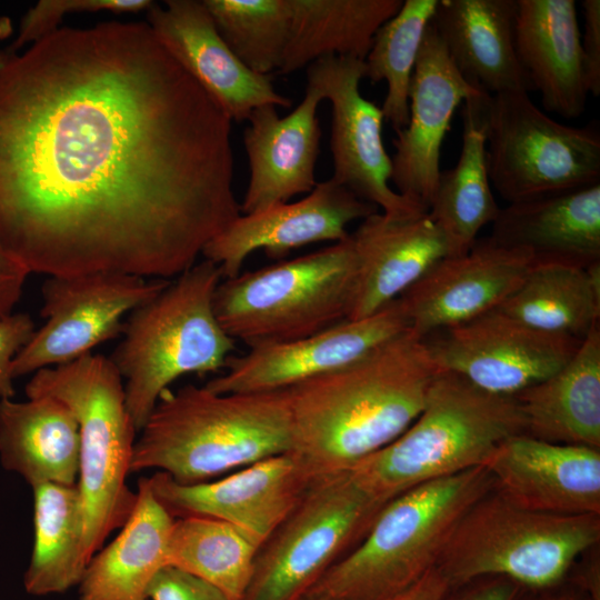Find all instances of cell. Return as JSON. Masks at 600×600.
<instances>
[{
    "mask_svg": "<svg viewBox=\"0 0 600 600\" xmlns=\"http://www.w3.org/2000/svg\"><path fill=\"white\" fill-rule=\"evenodd\" d=\"M231 122L148 23L8 54L0 244L30 273L180 276L241 216Z\"/></svg>",
    "mask_w": 600,
    "mask_h": 600,
    "instance_id": "obj_1",
    "label": "cell"
},
{
    "mask_svg": "<svg viewBox=\"0 0 600 600\" xmlns=\"http://www.w3.org/2000/svg\"><path fill=\"white\" fill-rule=\"evenodd\" d=\"M440 369L410 330L333 371L284 389L292 452L312 477L348 471L417 419Z\"/></svg>",
    "mask_w": 600,
    "mask_h": 600,
    "instance_id": "obj_2",
    "label": "cell"
},
{
    "mask_svg": "<svg viewBox=\"0 0 600 600\" xmlns=\"http://www.w3.org/2000/svg\"><path fill=\"white\" fill-rule=\"evenodd\" d=\"M136 439L130 472L156 470L181 484L292 452L284 390L216 393L203 387L166 390Z\"/></svg>",
    "mask_w": 600,
    "mask_h": 600,
    "instance_id": "obj_3",
    "label": "cell"
},
{
    "mask_svg": "<svg viewBox=\"0 0 600 600\" xmlns=\"http://www.w3.org/2000/svg\"><path fill=\"white\" fill-rule=\"evenodd\" d=\"M492 489L490 472L477 467L397 496L303 600H393L437 566L461 518Z\"/></svg>",
    "mask_w": 600,
    "mask_h": 600,
    "instance_id": "obj_4",
    "label": "cell"
},
{
    "mask_svg": "<svg viewBox=\"0 0 600 600\" xmlns=\"http://www.w3.org/2000/svg\"><path fill=\"white\" fill-rule=\"evenodd\" d=\"M521 433L526 424L514 397L486 392L440 370L409 428L350 472L361 489L386 504L424 482L483 467L501 442Z\"/></svg>",
    "mask_w": 600,
    "mask_h": 600,
    "instance_id": "obj_5",
    "label": "cell"
},
{
    "mask_svg": "<svg viewBox=\"0 0 600 600\" xmlns=\"http://www.w3.org/2000/svg\"><path fill=\"white\" fill-rule=\"evenodd\" d=\"M221 277L216 263H194L124 321L123 338L110 360L124 380L127 408L138 432L173 381L219 371L236 349L213 310Z\"/></svg>",
    "mask_w": 600,
    "mask_h": 600,
    "instance_id": "obj_6",
    "label": "cell"
},
{
    "mask_svg": "<svg viewBox=\"0 0 600 600\" xmlns=\"http://www.w3.org/2000/svg\"><path fill=\"white\" fill-rule=\"evenodd\" d=\"M27 397L48 396L73 413L80 436L79 476L89 558L129 519L137 493L127 484L137 429L126 403L123 380L102 354L34 372Z\"/></svg>",
    "mask_w": 600,
    "mask_h": 600,
    "instance_id": "obj_7",
    "label": "cell"
},
{
    "mask_svg": "<svg viewBox=\"0 0 600 600\" xmlns=\"http://www.w3.org/2000/svg\"><path fill=\"white\" fill-rule=\"evenodd\" d=\"M599 539L600 514L531 511L492 489L461 518L437 567L449 590L486 576L544 590L564 583L578 557Z\"/></svg>",
    "mask_w": 600,
    "mask_h": 600,
    "instance_id": "obj_8",
    "label": "cell"
},
{
    "mask_svg": "<svg viewBox=\"0 0 600 600\" xmlns=\"http://www.w3.org/2000/svg\"><path fill=\"white\" fill-rule=\"evenodd\" d=\"M357 282L350 239L217 286L213 310L223 330L249 347L283 342L347 320Z\"/></svg>",
    "mask_w": 600,
    "mask_h": 600,
    "instance_id": "obj_9",
    "label": "cell"
},
{
    "mask_svg": "<svg viewBox=\"0 0 600 600\" xmlns=\"http://www.w3.org/2000/svg\"><path fill=\"white\" fill-rule=\"evenodd\" d=\"M383 506L350 470L313 478L259 547L241 600H303L364 538Z\"/></svg>",
    "mask_w": 600,
    "mask_h": 600,
    "instance_id": "obj_10",
    "label": "cell"
},
{
    "mask_svg": "<svg viewBox=\"0 0 600 600\" xmlns=\"http://www.w3.org/2000/svg\"><path fill=\"white\" fill-rule=\"evenodd\" d=\"M487 168L491 186L516 203L600 182V134L551 119L528 92L489 94Z\"/></svg>",
    "mask_w": 600,
    "mask_h": 600,
    "instance_id": "obj_11",
    "label": "cell"
},
{
    "mask_svg": "<svg viewBox=\"0 0 600 600\" xmlns=\"http://www.w3.org/2000/svg\"><path fill=\"white\" fill-rule=\"evenodd\" d=\"M169 280L99 271L49 276L41 288L46 323L12 362L13 378L66 364L123 331L122 318L159 294Z\"/></svg>",
    "mask_w": 600,
    "mask_h": 600,
    "instance_id": "obj_12",
    "label": "cell"
},
{
    "mask_svg": "<svg viewBox=\"0 0 600 600\" xmlns=\"http://www.w3.org/2000/svg\"><path fill=\"white\" fill-rule=\"evenodd\" d=\"M422 341L440 370L504 397H516L553 374L581 343L533 329L497 309Z\"/></svg>",
    "mask_w": 600,
    "mask_h": 600,
    "instance_id": "obj_13",
    "label": "cell"
},
{
    "mask_svg": "<svg viewBox=\"0 0 600 600\" xmlns=\"http://www.w3.org/2000/svg\"><path fill=\"white\" fill-rule=\"evenodd\" d=\"M306 72L307 83L316 87L332 108L331 179L381 212L427 211L389 186L392 164L383 144V113L360 92L363 61L329 56L310 63Z\"/></svg>",
    "mask_w": 600,
    "mask_h": 600,
    "instance_id": "obj_14",
    "label": "cell"
},
{
    "mask_svg": "<svg viewBox=\"0 0 600 600\" xmlns=\"http://www.w3.org/2000/svg\"><path fill=\"white\" fill-rule=\"evenodd\" d=\"M409 330L406 312L397 299L362 319H347L290 341L249 347L242 356H230L227 371L204 387L216 393L284 390L347 366Z\"/></svg>",
    "mask_w": 600,
    "mask_h": 600,
    "instance_id": "obj_15",
    "label": "cell"
},
{
    "mask_svg": "<svg viewBox=\"0 0 600 600\" xmlns=\"http://www.w3.org/2000/svg\"><path fill=\"white\" fill-rule=\"evenodd\" d=\"M314 477L293 452L273 456L217 480L181 484L163 472L149 482L173 518L203 516L226 521L259 547L288 516Z\"/></svg>",
    "mask_w": 600,
    "mask_h": 600,
    "instance_id": "obj_16",
    "label": "cell"
},
{
    "mask_svg": "<svg viewBox=\"0 0 600 600\" xmlns=\"http://www.w3.org/2000/svg\"><path fill=\"white\" fill-rule=\"evenodd\" d=\"M533 262L524 249L478 238L468 252L441 259L398 298L410 331L423 339L499 308Z\"/></svg>",
    "mask_w": 600,
    "mask_h": 600,
    "instance_id": "obj_17",
    "label": "cell"
},
{
    "mask_svg": "<svg viewBox=\"0 0 600 600\" xmlns=\"http://www.w3.org/2000/svg\"><path fill=\"white\" fill-rule=\"evenodd\" d=\"M481 92L461 77L431 20L410 82L409 121L392 140L390 181L399 194L428 211L452 116L462 101Z\"/></svg>",
    "mask_w": 600,
    "mask_h": 600,
    "instance_id": "obj_18",
    "label": "cell"
},
{
    "mask_svg": "<svg viewBox=\"0 0 600 600\" xmlns=\"http://www.w3.org/2000/svg\"><path fill=\"white\" fill-rule=\"evenodd\" d=\"M378 211L374 204L330 178L317 182L299 201L241 214L214 237L201 254L220 267L222 277L233 278L256 250L280 259L310 243L340 242L349 238L347 228L352 221Z\"/></svg>",
    "mask_w": 600,
    "mask_h": 600,
    "instance_id": "obj_19",
    "label": "cell"
},
{
    "mask_svg": "<svg viewBox=\"0 0 600 600\" xmlns=\"http://www.w3.org/2000/svg\"><path fill=\"white\" fill-rule=\"evenodd\" d=\"M483 467L510 503L554 514H600V450L521 433L501 442Z\"/></svg>",
    "mask_w": 600,
    "mask_h": 600,
    "instance_id": "obj_20",
    "label": "cell"
},
{
    "mask_svg": "<svg viewBox=\"0 0 600 600\" xmlns=\"http://www.w3.org/2000/svg\"><path fill=\"white\" fill-rule=\"evenodd\" d=\"M148 21L160 42L231 121L247 120L264 104L291 107L270 76L251 71L232 52L203 1L168 0L164 8L152 3Z\"/></svg>",
    "mask_w": 600,
    "mask_h": 600,
    "instance_id": "obj_21",
    "label": "cell"
},
{
    "mask_svg": "<svg viewBox=\"0 0 600 600\" xmlns=\"http://www.w3.org/2000/svg\"><path fill=\"white\" fill-rule=\"evenodd\" d=\"M322 101L321 92L307 83L302 101L286 117H279L272 104L250 113L243 131L250 178L240 202L241 214L288 202L316 187L321 141L317 113Z\"/></svg>",
    "mask_w": 600,
    "mask_h": 600,
    "instance_id": "obj_22",
    "label": "cell"
},
{
    "mask_svg": "<svg viewBox=\"0 0 600 600\" xmlns=\"http://www.w3.org/2000/svg\"><path fill=\"white\" fill-rule=\"evenodd\" d=\"M357 282L348 320L369 317L397 300L449 256L447 239L428 211L376 212L350 233Z\"/></svg>",
    "mask_w": 600,
    "mask_h": 600,
    "instance_id": "obj_23",
    "label": "cell"
},
{
    "mask_svg": "<svg viewBox=\"0 0 600 600\" xmlns=\"http://www.w3.org/2000/svg\"><path fill=\"white\" fill-rule=\"evenodd\" d=\"M514 48L547 111L583 113L589 90L574 0H517Z\"/></svg>",
    "mask_w": 600,
    "mask_h": 600,
    "instance_id": "obj_24",
    "label": "cell"
},
{
    "mask_svg": "<svg viewBox=\"0 0 600 600\" xmlns=\"http://www.w3.org/2000/svg\"><path fill=\"white\" fill-rule=\"evenodd\" d=\"M517 0H438L432 23L461 77L488 94L533 91L514 48Z\"/></svg>",
    "mask_w": 600,
    "mask_h": 600,
    "instance_id": "obj_25",
    "label": "cell"
},
{
    "mask_svg": "<svg viewBox=\"0 0 600 600\" xmlns=\"http://www.w3.org/2000/svg\"><path fill=\"white\" fill-rule=\"evenodd\" d=\"M490 238L529 251L534 261L587 268L600 261V182L500 209Z\"/></svg>",
    "mask_w": 600,
    "mask_h": 600,
    "instance_id": "obj_26",
    "label": "cell"
},
{
    "mask_svg": "<svg viewBox=\"0 0 600 600\" xmlns=\"http://www.w3.org/2000/svg\"><path fill=\"white\" fill-rule=\"evenodd\" d=\"M134 508L117 536L89 560L79 600H149L148 589L167 566L174 518L154 497L149 479L138 482Z\"/></svg>",
    "mask_w": 600,
    "mask_h": 600,
    "instance_id": "obj_27",
    "label": "cell"
},
{
    "mask_svg": "<svg viewBox=\"0 0 600 600\" xmlns=\"http://www.w3.org/2000/svg\"><path fill=\"white\" fill-rule=\"evenodd\" d=\"M514 398L524 419L526 434L554 443L599 449V324L563 367Z\"/></svg>",
    "mask_w": 600,
    "mask_h": 600,
    "instance_id": "obj_28",
    "label": "cell"
},
{
    "mask_svg": "<svg viewBox=\"0 0 600 600\" xmlns=\"http://www.w3.org/2000/svg\"><path fill=\"white\" fill-rule=\"evenodd\" d=\"M80 436L72 411L48 396L0 399V460L31 488L78 481Z\"/></svg>",
    "mask_w": 600,
    "mask_h": 600,
    "instance_id": "obj_29",
    "label": "cell"
},
{
    "mask_svg": "<svg viewBox=\"0 0 600 600\" xmlns=\"http://www.w3.org/2000/svg\"><path fill=\"white\" fill-rule=\"evenodd\" d=\"M488 96L481 92L463 102L459 159L453 168L440 171L428 209L447 239L449 256L468 252L480 230L492 223L500 211L487 168Z\"/></svg>",
    "mask_w": 600,
    "mask_h": 600,
    "instance_id": "obj_30",
    "label": "cell"
},
{
    "mask_svg": "<svg viewBox=\"0 0 600 600\" xmlns=\"http://www.w3.org/2000/svg\"><path fill=\"white\" fill-rule=\"evenodd\" d=\"M291 22L282 64L289 74L329 57L363 61L378 29L402 0H289Z\"/></svg>",
    "mask_w": 600,
    "mask_h": 600,
    "instance_id": "obj_31",
    "label": "cell"
},
{
    "mask_svg": "<svg viewBox=\"0 0 600 600\" xmlns=\"http://www.w3.org/2000/svg\"><path fill=\"white\" fill-rule=\"evenodd\" d=\"M497 310L533 329L582 341L599 324L600 261L587 268L534 261Z\"/></svg>",
    "mask_w": 600,
    "mask_h": 600,
    "instance_id": "obj_32",
    "label": "cell"
},
{
    "mask_svg": "<svg viewBox=\"0 0 600 600\" xmlns=\"http://www.w3.org/2000/svg\"><path fill=\"white\" fill-rule=\"evenodd\" d=\"M32 491L33 547L23 586L32 596L62 593L79 584L89 562L80 492L77 483H42Z\"/></svg>",
    "mask_w": 600,
    "mask_h": 600,
    "instance_id": "obj_33",
    "label": "cell"
},
{
    "mask_svg": "<svg viewBox=\"0 0 600 600\" xmlns=\"http://www.w3.org/2000/svg\"><path fill=\"white\" fill-rule=\"evenodd\" d=\"M259 546L237 527L210 517L174 518L167 563L241 600L251 578Z\"/></svg>",
    "mask_w": 600,
    "mask_h": 600,
    "instance_id": "obj_34",
    "label": "cell"
},
{
    "mask_svg": "<svg viewBox=\"0 0 600 600\" xmlns=\"http://www.w3.org/2000/svg\"><path fill=\"white\" fill-rule=\"evenodd\" d=\"M438 0H404L399 11L376 32L363 60L364 78L384 80L387 94L381 110L393 130L409 121V89L423 34Z\"/></svg>",
    "mask_w": 600,
    "mask_h": 600,
    "instance_id": "obj_35",
    "label": "cell"
},
{
    "mask_svg": "<svg viewBox=\"0 0 600 600\" xmlns=\"http://www.w3.org/2000/svg\"><path fill=\"white\" fill-rule=\"evenodd\" d=\"M228 47L251 71L270 76L282 64L289 0H202Z\"/></svg>",
    "mask_w": 600,
    "mask_h": 600,
    "instance_id": "obj_36",
    "label": "cell"
},
{
    "mask_svg": "<svg viewBox=\"0 0 600 600\" xmlns=\"http://www.w3.org/2000/svg\"><path fill=\"white\" fill-rule=\"evenodd\" d=\"M149 0H41L30 8L21 19L18 36L12 44L17 50L58 30V26L70 13L111 11L114 13L148 10Z\"/></svg>",
    "mask_w": 600,
    "mask_h": 600,
    "instance_id": "obj_37",
    "label": "cell"
},
{
    "mask_svg": "<svg viewBox=\"0 0 600 600\" xmlns=\"http://www.w3.org/2000/svg\"><path fill=\"white\" fill-rule=\"evenodd\" d=\"M149 600H232L206 580L167 564L148 589Z\"/></svg>",
    "mask_w": 600,
    "mask_h": 600,
    "instance_id": "obj_38",
    "label": "cell"
},
{
    "mask_svg": "<svg viewBox=\"0 0 600 600\" xmlns=\"http://www.w3.org/2000/svg\"><path fill=\"white\" fill-rule=\"evenodd\" d=\"M36 331L28 313L13 312L0 321V399L13 398L12 362Z\"/></svg>",
    "mask_w": 600,
    "mask_h": 600,
    "instance_id": "obj_39",
    "label": "cell"
},
{
    "mask_svg": "<svg viewBox=\"0 0 600 600\" xmlns=\"http://www.w3.org/2000/svg\"><path fill=\"white\" fill-rule=\"evenodd\" d=\"M584 32L581 47L586 66L588 90L593 97L600 94V1H582Z\"/></svg>",
    "mask_w": 600,
    "mask_h": 600,
    "instance_id": "obj_40",
    "label": "cell"
},
{
    "mask_svg": "<svg viewBox=\"0 0 600 600\" xmlns=\"http://www.w3.org/2000/svg\"><path fill=\"white\" fill-rule=\"evenodd\" d=\"M521 591V586L507 577L486 576L448 590L441 600H516Z\"/></svg>",
    "mask_w": 600,
    "mask_h": 600,
    "instance_id": "obj_41",
    "label": "cell"
},
{
    "mask_svg": "<svg viewBox=\"0 0 600 600\" xmlns=\"http://www.w3.org/2000/svg\"><path fill=\"white\" fill-rule=\"evenodd\" d=\"M30 271L0 244V321L13 313Z\"/></svg>",
    "mask_w": 600,
    "mask_h": 600,
    "instance_id": "obj_42",
    "label": "cell"
},
{
    "mask_svg": "<svg viewBox=\"0 0 600 600\" xmlns=\"http://www.w3.org/2000/svg\"><path fill=\"white\" fill-rule=\"evenodd\" d=\"M448 590L449 583L436 566L393 600H441Z\"/></svg>",
    "mask_w": 600,
    "mask_h": 600,
    "instance_id": "obj_43",
    "label": "cell"
},
{
    "mask_svg": "<svg viewBox=\"0 0 600 600\" xmlns=\"http://www.w3.org/2000/svg\"><path fill=\"white\" fill-rule=\"evenodd\" d=\"M569 582L582 592L589 600H600V564L599 558L592 556L583 561L579 567L568 576L566 582Z\"/></svg>",
    "mask_w": 600,
    "mask_h": 600,
    "instance_id": "obj_44",
    "label": "cell"
},
{
    "mask_svg": "<svg viewBox=\"0 0 600 600\" xmlns=\"http://www.w3.org/2000/svg\"><path fill=\"white\" fill-rule=\"evenodd\" d=\"M563 584L544 590H529L532 594L523 600H589L574 587L571 586L570 589H564L562 588Z\"/></svg>",
    "mask_w": 600,
    "mask_h": 600,
    "instance_id": "obj_45",
    "label": "cell"
},
{
    "mask_svg": "<svg viewBox=\"0 0 600 600\" xmlns=\"http://www.w3.org/2000/svg\"><path fill=\"white\" fill-rule=\"evenodd\" d=\"M12 31V22L10 18L6 16H0V41L9 38Z\"/></svg>",
    "mask_w": 600,
    "mask_h": 600,
    "instance_id": "obj_46",
    "label": "cell"
},
{
    "mask_svg": "<svg viewBox=\"0 0 600 600\" xmlns=\"http://www.w3.org/2000/svg\"><path fill=\"white\" fill-rule=\"evenodd\" d=\"M7 59H8V54L0 52V70L3 67V64L6 63Z\"/></svg>",
    "mask_w": 600,
    "mask_h": 600,
    "instance_id": "obj_47",
    "label": "cell"
}]
</instances>
